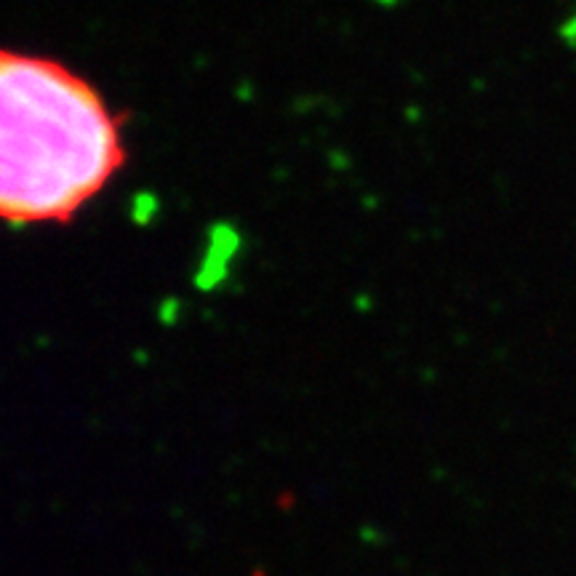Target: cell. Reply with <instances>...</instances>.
Here are the masks:
<instances>
[{
  "label": "cell",
  "mask_w": 576,
  "mask_h": 576,
  "mask_svg": "<svg viewBox=\"0 0 576 576\" xmlns=\"http://www.w3.org/2000/svg\"><path fill=\"white\" fill-rule=\"evenodd\" d=\"M123 163L118 118L86 78L0 48V219L67 222Z\"/></svg>",
  "instance_id": "cell-1"
}]
</instances>
